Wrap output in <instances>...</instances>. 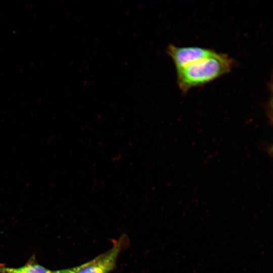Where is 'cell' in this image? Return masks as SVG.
Returning <instances> with one entry per match:
<instances>
[{"mask_svg": "<svg viewBox=\"0 0 273 273\" xmlns=\"http://www.w3.org/2000/svg\"><path fill=\"white\" fill-rule=\"evenodd\" d=\"M234 61L228 55L216 53L213 56L176 69L177 83L183 93L205 84L228 72Z\"/></svg>", "mask_w": 273, "mask_h": 273, "instance_id": "cell-1", "label": "cell"}, {"mask_svg": "<svg viewBox=\"0 0 273 273\" xmlns=\"http://www.w3.org/2000/svg\"><path fill=\"white\" fill-rule=\"evenodd\" d=\"M125 240L124 237L120 238L110 250L82 264L76 273H109L115 267Z\"/></svg>", "mask_w": 273, "mask_h": 273, "instance_id": "cell-2", "label": "cell"}, {"mask_svg": "<svg viewBox=\"0 0 273 273\" xmlns=\"http://www.w3.org/2000/svg\"><path fill=\"white\" fill-rule=\"evenodd\" d=\"M166 52L173 61L176 69L210 57L216 53L207 48L174 44L168 45Z\"/></svg>", "mask_w": 273, "mask_h": 273, "instance_id": "cell-3", "label": "cell"}, {"mask_svg": "<svg viewBox=\"0 0 273 273\" xmlns=\"http://www.w3.org/2000/svg\"><path fill=\"white\" fill-rule=\"evenodd\" d=\"M52 270L37 263L35 259H30L24 265L18 267H9L0 264V273H51Z\"/></svg>", "mask_w": 273, "mask_h": 273, "instance_id": "cell-4", "label": "cell"}, {"mask_svg": "<svg viewBox=\"0 0 273 273\" xmlns=\"http://www.w3.org/2000/svg\"><path fill=\"white\" fill-rule=\"evenodd\" d=\"M81 264L75 267L54 270L51 271V273H76V272L80 268Z\"/></svg>", "mask_w": 273, "mask_h": 273, "instance_id": "cell-5", "label": "cell"}, {"mask_svg": "<svg viewBox=\"0 0 273 273\" xmlns=\"http://www.w3.org/2000/svg\"><path fill=\"white\" fill-rule=\"evenodd\" d=\"M263 146V150H265V152H266L268 154L272 155V145H270L269 146V144L268 143H266V142L264 143Z\"/></svg>", "mask_w": 273, "mask_h": 273, "instance_id": "cell-6", "label": "cell"}]
</instances>
